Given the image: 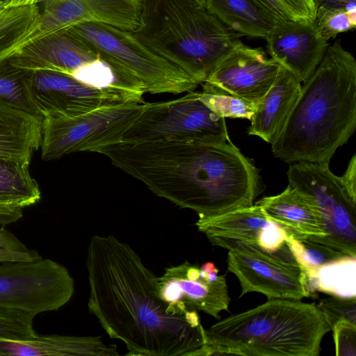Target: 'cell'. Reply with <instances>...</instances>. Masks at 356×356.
Here are the masks:
<instances>
[{"label":"cell","mask_w":356,"mask_h":356,"mask_svg":"<svg viewBox=\"0 0 356 356\" xmlns=\"http://www.w3.org/2000/svg\"><path fill=\"white\" fill-rule=\"evenodd\" d=\"M314 21L321 37L328 41L339 33L355 29L356 12L345 9L317 10Z\"/></svg>","instance_id":"30"},{"label":"cell","mask_w":356,"mask_h":356,"mask_svg":"<svg viewBox=\"0 0 356 356\" xmlns=\"http://www.w3.org/2000/svg\"><path fill=\"white\" fill-rule=\"evenodd\" d=\"M70 31L89 43L100 56L129 79L152 95H178L200 85L175 64L158 55L131 31L104 23H83Z\"/></svg>","instance_id":"5"},{"label":"cell","mask_w":356,"mask_h":356,"mask_svg":"<svg viewBox=\"0 0 356 356\" xmlns=\"http://www.w3.org/2000/svg\"><path fill=\"white\" fill-rule=\"evenodd\" d=\"M255 204L295 238L315 241L324 236L321 216L314 202L289 185L281 193L264 197Z\"/></svg>","instance_id":"18"},{"label":"cell","mask_w":356,"mask_h":356,"mask_svg":"<svg viewBox=\"0 0 356 356\" xmlns=\"http://www.w3.org/2000/svg\"><path fill=\"white\" fill-rule=\"evenodd\" d=\"M23 207L10 204L0 203V225L13 223L23 216Z\"/></svg>","instance_id":"37"},{"label":"cell","mask_w":356,"mask_h":356,"mask_svg":"<svg viewBox=\"0 0 356 356\" xmlns=\"http://www.w3.org/2000/svg\"><path fill=\"white\" fill-rule=\"evenodd\" d=\"M298 17L306 21H314L316 8L312 0H282Z\"/></svg>","instance_id":"34"},{"label":"cell","mask_w":356,"mask_h":356,"mask_svg":"<svg viewBox=\"0 0 356 356\" xmlns=\"http://www.w3.org/2000/svg\"><path fill=\"white\" fill-rule=\"evenodd\" d=\"M330 330L315 303L273 298L205 330L193 356H317Z\"/></svg>","instance_id":"3"},{"label":"cell","mask_w":356,"mask_h":356,"mask_svg":"<svg viewBox=\"0 0 356 356\" xmlns=\"http://www.w3.org/2000/svg\"><path fill=\"white\" fill-rule=\"evenodd\" d=\"M332 327L344 321L356 325V297L343 298L332 296L321 299L316 305Z\"/></svg>","instance_id":"31"},{"label":"cell","mask_w":356,"mask_h":356,"mask_svg":"<svg viewBox=\"0 0 356 356\" xmlns=\"http://www.w3.org/2000/svg\"><path fill=\"white\" fill-rule=\"evenodd\" d=\"M209 241L213 245L229 250L227 269L240 282V297L250 292L261 293L268 300H300L311 296L305 275L289 247L269 252L237 240L216 238Z\"/></svg>","instance_id":"9"},{"label":"cell","mask_w":356,"mask_h":356,"mask_svg":"<svg viewBox=\"0 0 356 356\" xmlns=\"http://www.w3.org/2000/svg\"><path fill=\"white\" fill-rule=\"evenodd\" d=\"M162 140L203 143L229 141L225 118L213 112L190 91L172 100L143 104L140 116L126 131L122 142L144 143Z\"/></svg>","instance_id":"7"},{"label":"cell","mask_w":356,"mask_h":356,"mask_svg":"<svg viewBox=\"0 0 356 356\" xmlns=\"http://www.w3.org/2000/svg\"><path fill=\"white\" fill-rule=\"evenodd\" d=\"M333 338L337 356H356V325L341 321L333 325Z\"/></svg>","instance_id":"32"},{"label":"cell","mask_w":356,"mask_h":356,"mask_svg":"<svg viewBox=\"0 0 356 356\" xmlns=\"http://www.w3.org/2000/svg\"><path fill=\"white\" fill-rule=\"evenodd\" d=\"M8 57L0 59V105L42 117L31 91L33 71L15 66Z\"/></svg>","instance_id":"26"},{"label":"cell","mask_w":356,"mask_h":356,"mask_svg":"<svg viewBox=\"0 0 356 356\" xmlns=\"http://www.w3.org/2000/svg\"><path fill=\"white\" fill-rule=\"evenodd\" d=\"M316 11L321 10L345 9L356 12V0H312Z\"/></svg>","instance_id":"36"},{"label":"cell","mask_w":356,"mask_h":356,"mask_svg":"<svg viewBox=\"0 0 356 356\" xmlns=\"http://www.w3.org/2000/svg\"><path fill=\"white\" fill-rule=\"evenodd\" d=\"M152 51L202 83L241 35L193 0H141L132 32Z\"/></svg>","instance_id":"4"},{"label":"cell","mask_w":356,"mask_h":356,"mask_svg":"<svg viewBox=\"0 0 356 356\" xmlns=\"http://www.w3.org/2000/svg\"><path fill=\"white\" fill-rule=\"evenodd\" d=\"M280 20H303L282 0H256Z\"/></svg>","instance_id":"33"},{"label":"cell","mask_w":356,"mask_h":356,"mask_svg":"<svg viewBox=\"0 0 356 356\" xmlns=\"http://www.w3.org/2000/svg\"><path fill=\"white\" fill-rule=\"evenodd\" d=\"M265 39L270 58L300 83L314 72L329 46L315 21L280 20Z\"/></svg>","instance_id":"16"},{"label":"cell","mask_w":356,"mask_h":356,"mask_svg":"<svg viewBox=\"0 0 356 356\" xmlns=\"http://www.w3.org/2000/svg\"><path fill=\"white\" fill-rule=\"evenodd\" d=\"M341 181L350 197L356 202V155L351 157Z\"/></svg>","instance_id":"35"},{"label":"cell","mask_w":356,"mask_h":356,"mask_svg":"<svg viewBox=\"0 0 356 356\" xmlns=\"http://www.w3.org/2000/svg\"><path fill=\"white\" fill-rule=\"evenodd\" d=\"M156 293L170 315L187 316L191 312H203L215 318L228 311L230 297L225 275H218L213 263L200 267L188 261L165 268L157 277Z\"/></svg>","instance_id":"11"},{"label":"cell","mask_w":356,"mask_h":356,"mask_svg":"<svg viewBox=\"0 0 356 356\" xmlns=\"http://www.w3.org/2000/svg\"><path fill=\"white\" fill-rule=\"evenodd\" d=\"M202 101L221 118L250 120L257 105L236 96L217 90L200 92Z\"/></svg>","instance_id":"28"},{"label":"cell","mask_w":356,"mask_h":356,"mask_svg":"<svg viewBox=\"0 0 356 356\" xmlns=\"http://www.w3.org/2000/svg\"><path fill=\"white\" fill-rule=\"evenodd\" d=\"M286 243L301 270L317 268L346 256L329 245L307 238H295L289 234Z\"/></svg>","instance_id":"27"},{"label":"cell","mask_w":356,"mask_h":356,"mask_svg":"<svg viewBox=\"0 0 356 356\" xmlns=\"http://www.w3.org/2000/svg\"><path fill=\"white\" fill-rule=\"evenodd\" d=\"M74 291L68 270L49 259L0 264V307L39 313L56 311Z\"/></svg>","instance_id":"10"},{"label":"cell","mask_w":356,"mask_h":356,"mask_svg":"<svg viewBox=\"0 0 356 356\" xmlns=\"http://www.w3.org/2000/svg\"><path fill=\"white\" fill-rule=\"evenodd\" d=\"M31 91L42 115L75 117L113 104L142 103L144 93L120 88H99L73 76L50 70L33 71Z\"/></svg>","instance_id":"12"},{"label":"cell","mask_w":356,"mask_h":356,"mask_svg":"<svg viewBox=\"0 0 356 356\" xmlns=\"http://www.w3.org/2000/svg\"><path fill=\"white\" fill-rule=\"evenodd\" d=\"M116 356L117 346L101 337L36 335L22 339H0V356Z\"/></svg>","instance_id":"20"},{"label":"cell","mask_w":356,"mask_h":356,"mask_svg":"<svg viewBox=\"0 0 356 356\" xmlns=\"http://www.w3.org/2000/svg\"><path fill=\"white\" fill-rule=\"evenodd\" d=\"M40 0H4L6 8L36 5Z\"/></svg>","instance_id":"38"},{"label":"cell","mask_w":356,"mask_h":356,"mask_svg":"<svg viewBox=\"0 0 356 356\" xmlns=\"http://www.w3.org/2000/svg\"><path fill=\"white\" fill-rule=\"evenodd\" d=\"M42 2L39 20L29 40L83 23H104L134 32L140 22L141 0H42Z\"/></svg>","instance_id":"14"},{"label":"cell","mask_w":356,"mask_h":356,"mask_svg":"<svg viewBox=\"0 0 356 356\" xmlns=\"http://www.w3.org/2000/svg\"><path fill=\"white\" fill-rule=\"evenodd\" d=\"M280 65L260 48L238 43L201 83L202 90H217L257 106L270 88Z\"/></svg>","instance_id":"13"},{"label":"cell","mask_w":356,"mask_h":356,"mask_svg":"<svg viewBox=\"0 0 356 356\" xmlns=\"http://www.w3.org/2000/svg\"><path fill=\"white\" fill-rule=\"evenodd\" d=\"M8 58L20 68L56 71L72 76L101 56L83 38L69 29H63L26 42Z\"/></svg>","instance_id":"15"},{"label":"cell","mask_w":356,"mask_h":356,"mask_svg":"<svg viewBox=\"0 0 356 356\" xmlns=\"http://www.w3.org/2000/svg\"><path fill=\"white\" fill-rule=\"evenodd\" d=\"M88 307L111 339L136 356H193L206 343L197 312L170 315L156 293L157 277L127 243L94 235L88 246Z\"/></svg>","instance_id":"1"},{"label":"cell","mask_w":356,"mask_h":356,"mask_svg":"<svg viewBox=\"0 0 356 356\" xmlns=\"http://www.w3.org/2000/svg\"><path fill=\"white\" fill-rule=\"evenodd\" d=\"M302 271L311 296L318 291L338 297H356V257L346 255Z\"/></svg>","instance_id":"23"},{"label":"cell","mask_w":356,"mask_h":356,"mask_svg":"<svg viewBox=\"0 0 356 356\" xmlns=\"http://www.w3.org/2000/svg\"><path fill=\"white\" fill-rule=\"evenodd\" d=\"M195 225L209 240L220 238L241 241L269 252H277L288 248L286 230L270 219L257 204L199 218Z\"/></svg>","instance_id":"17"},{"label":"cell","mask_w":356,"mask_h":356,"mask_svg":"<svg viewBox=\"0 0 356 356\" xmlns=\"http://www.w3.org/2000/svg\"><path fill=\"white\" fill-rule=\"evenodd\" d=\"M6 8L4 0H0V12Z\"/></svg>","instance_id":"40"},{"label":"cell","mask_w":356,"mask_h":356,"mask_svg":"<svg viewBox=\"0 0 356 356\" xmlns=\"http://www.w3.org/2000/svg\"><path fill=\"white\" fill-rule=\"evenodd\" d=\"M35 315L20 309L0 307V339H22L38 335L33 328Z\"/></svg>","instance_id":"29"},{"label":"cell","mask_w":356,"mask_h":356,"mask_svg":"<svg viewBox=\"0 0 356 356\" xmlns=\"http://www.w3.org/2000/svg\"><path fill=\"white\" fill-rule=\"evenodd\" d=\"M206 8L241 36L265 39L280 21L256 0H207Z\"/></svg>","instance_id":"22"},{"label":"cell","mask_w":356,"mask_h":356,"mask_svg":"<svg viewBox=\"0 0 356 356\" xmlns=\"http://www.w3.org/2000/svg\"><path fill=\"white\" fill-rule=\"evenodd\" d=\"M42 116L0 105V157L27 165L40 147Z\"/></svg>","instance_id":"21"},{"label":"cell","mask_w":356,"mask_h":356,"mask_svg":"<svg viewBox=\"0 0 356 356\" xmlns=\"http://www.w3.org/2000/svg\"><path fill=\"white\" fill-rule=\"evenodd\" d=\"M39 17L37 5L5 8L0 12V59L30 40Z\"/></svg>","instance_id":"25"},{"label":"cell","mask_w":356,"mask_h":356,"mask_svg":"<svg viewBox=\"0 0 356 356\" xmlns=\"http://www.w3.org/2000/svg\"><path fill=\"white\" fill-rule=\"evenodd\" d=\"M193 1H195L197 3H198L199 5H200L201 6L206 8L207 0H193Z\"/></svg>","instance_id":"39"},{"label":"cell","mask_w":356,"mask_h":356,"mask_svg":"<svg viewBox=\"0 0 356 356\" xmlns=\"http://www.w3.org/2000/svg\"><path fill=\"white\" fill-rule=\"evenodd\" d=\"M143 109V104L129 102L75 117L45 114L42 120L41 159L48 161L77 152H97L120 142Z\"/></svg>","instance_id":"6"},{"label":"cell","mask_w":356,"mask_h":356,"mask_svg":"<svg viewBox=\"0 0 356 356\" xmlns=\"http://www.w3.org/2000/svg\"><path fill=\"white\" fill-rule=\"evenodd\" d=\"M356 127V60L340 40L329 45L271 143L288 163H330Z\"/></svg>","instance_id":"2"},{"label":"cell","mask_w":356,"mask_h":356,"mask_svg":"<svg viewBox=\"0 0 356 356\" xmlns=\"http://www.w3.org/2000/svg\"><path fill=\"white\" fill-rule=\"evenodd\" d=\"M286 174L289 185L310 198L318 210L324 236L314 241L356 257V202L329 163H292Z\"/></svg>","instance_id":"8"},{"label":"cell","mask_w":356,"mask_h":356,"mask_svg":"<svg viewBox=\"0 0 356 356\" xmlns=\"http://www.w3.org/2000/svg\"><path fill=\"white\" fill-rule=\"evenodd\" d=\"M301 88L296 76L281 66L275 81L250 120L248 134L271 144L291 112Z\"/></svg>","instance_id":"19"},{"label":"cell","mask_w":356,"mask_h":356,"mask_svg":"<svg viewBox=\"0 0 356 356\" xmlns=\"http://www.w3.org/2000/svg\"><path fill=\"white\" fill-rule=\"evenodd\" d=\"M41 197L39 185L29 165L0 157V203L23 208L35 204Z\"/></svg>","instance_id":"24"}]
</instances>
